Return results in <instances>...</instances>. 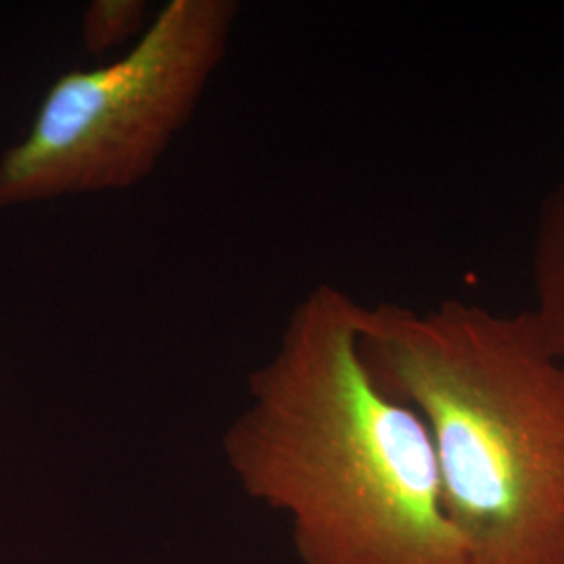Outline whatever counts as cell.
Segmentation results:
<instances>
[{
  "instance_id": "obj_1",
  "label": "cell",
  "mask_w": 564,
  "mask_h": 564,
  "mask_svg": "<svg viewBox=\"0 0 564 564\" xmlns=\"http://www.w3.org/2000/svg\"><path fill=\"white\" fill-rule=\"evenodd\" d=\"M362 303L316 284L247 379L224 463L302 564H468L423 416L364 358Z\"/></svg>"
},
{
  "instance_id": "obj_2",
  "label": "cell",
  "mask_w": 564,
  "mask_h": 564,
  "mask_svg": "<svg viewBox=\"0 0 564 564\" xmlns=\"http://www.w3.org/2000/svg\"><path fill=\"white\" fill-rule=\"evenodd\" d=\"M360 339L423 416L468 564H564V366L529 310L362 305Z\"/></svg>"
},
{
  "instance_id": "obj_3",
  "label": "cell",
  "mask_w": 564,
  "mask_h": 564,
  "mask_svg": "<svg viewBox=\"0 0 564 564\" xmlns=\"http://www.w3.org/2000/svg\"><path fill=\"white\" fill-rule=\"evenodd\" d=\"M237 0H170L128 51L63 72L0 155V212L149 181L220 69Z\"/></svg>"
},
{
  "instance_id": "obj_4",
  "label": "cell",
  "mask_w": 564,
  "mask_h": 564,
  "mask_svg": "<svg viewBox=\"0 0 564 564\" xmlns=\"http://www.w3.org/2000/svg\"><path fill=\"white\" fill-rule=\"evenodd\" d=\"M531 268L535 305L529 314L564 366V176L540 205Z\"/></svg>"
},
{
  "instance_id": "obj_5",
  "label": "cell",
  "mask_w": 564,
  "mask_h": 564,
  "mask_svg": "<svg viewBox=\"0 0 564 564\" xmlns=\"http://www.w3.org/2000/svg\"><path fill=\"white\" fill-rule=\"evenodd\" d=\"M151 20L147 0H93L82 13V48L101 59L123 44L132 46Z\"/></svg>"
},
{
  "instance_id": "obj_6",
  "label": "cell",
  "mask_w": 564,
  "mask_h": 564,
  "mask_svg": "<svg viewBox=\"0 0 564 564\" xmlns=\"http://www.w3.org/2000/svg\"><path fill=\"white\" fill-rule=\"evenodd\" d=\"M563 118H564V105H563Z\"/></svg>"
}]
</instances>
